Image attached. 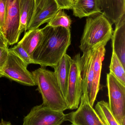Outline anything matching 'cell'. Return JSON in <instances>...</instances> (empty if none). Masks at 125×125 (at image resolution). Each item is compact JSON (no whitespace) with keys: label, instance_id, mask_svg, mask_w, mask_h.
Here are the masks:
<instances>
[{"label":"cell","instance_id":"obj_3","mask_svg":"<svg viewBox=\"0 0 125 125\" xmlns=\"http://www.w3.org/2000/svg\"><path fill=\"white\" fill-rule=\"evenodd\" d=\"M113 32L112 25L102 14L88 17L79 48L83 52L99 44L106 46L111 39Z\"/></svg>","mask_w":125,"mask_h":125},{"label":"cell","instance_id":"obj_7","mask_svg":"<svg viewBox=\"0 0 125 125\" xmlns=\"http://www.w3.org/2000/svg\"><path fill=\"white\" fill-rule=\"evenodd\" d=\"M83 94L80 105L76 111L66 114L65 121L75 125H104L95 109L91 105L86 87H82Z\"/></svg>","mask_w":125,"mask_h":125},{"label":"cell","instance_id":"obj_23","mask_svg":"<svg viewBox=\"0 0 125 125\" xmlns=\"http://www.w3.org/2000/svg\"><path fill=\"white\" fill-rule=\"evenodd\" d=\"M7 0H0V31L3 34L6 25Z\"/></svg>","mask_w":125,"mask_h":125},{"label":"cell","instance_id":"obj_29","mask_svg":"<svg viewBox=\"0 0 125 125\" xmlns=\"http://www.w3.org/2000/svg\"><path fill=\"white\" fill-rule=\"evenodd\" d=\"M70 0V1H71V3H72V4L74 6V4H75V3H76V2H77V1L78 0Z\"/></svg>","mask_w":125,"mask_h":125},{"label":"cell","instance_id":"obj_2","mask_svg":"<svg viewBox=\"0 0 125 125\" xmlns=\"http://www.w3.org/2000/svg\"><path fill=\"white\" fill-rule=\"evenodd\" d=\"M36 90L42 95V105L54 111L63 112L67 109V106L59 86L54 71L41 67L32 72Z\"/></svg>","mask_w":125,"mask_h":125},{"label":"cell","instance_id":"obj_20","mask_svg":"<svg viewBox=\"0 0 125 125\" xmlns=\"http://www.w3.org/2000/svg\"><path fill=\"white\" fill-rule=\"evenodd\" d=\"M125 68L117 56L112 52L111 61L109 66L110 72L112 73L124 85H125Z\"/></svg>","mask_w":125,"mask_h":125},{"label":"cell","instance_id":"obj_15","mask_svg":"<svg viewBox=\"0 0 125 125\" xmlns=\"http://www.w3.org/2000/svg\"><path fill=\"white\" fill-rule=\"evenodd\" d=\"M71 59V57L66 53L54 68L59 86L64 99L67 91Z\"/></svg>","mask_w":125,"mask_h":125},{"label":"cell","instance_id":"obj_13","mask_svg":"<svg viewBox=\"0 0 125 125\" xmlns=\"http://www.w3.org/2000/svg\"><path fill=\"white\" fill-rule=\"evenodd\" d=\"M94 47L83 52L80 59V68L82 80V87H86L89 95L93 79V55Z\"/></svg>","mask_w":125,"mask_h":125},{"label":"cell","instance_id":"obj_16","mask_svg":"<svg viewBox=\"0 0 125 125\" xmlns=\"http://www.w3.org/2000/svg\"><path fill=\"white\" fill-rule=\"evenodd\" d=\"M72 9L73 15L80 18L102 14L98 0H78Z\"/></svg>","mask_w":125,"mask_h":125},{"label":"cell","instance_id":"obj_30","mask_svg":"<svg viewBox=\"0 0 125 125\" xmlns=\"http://www.w3.org/2000/svg\"><path fill=\"white\" fill-rule=\"evenodd\" d=\"M4 121V120H3V119L1 120V122H0V125H3Z\"/></svg>","mask_w":125,"mask_h":125},{"label":"cell","instance_id":"obj_26","mask_svg":"<svg viewBox=\"0 0 125 125\" xmlns=\"http://www.w3.org/2000/svg\"><path fill=\"white\" fill-rule=\"evenodd\" d=\"M47 0H34L35 5L32 17H34L40 10L42 9Z\"/></svg>","mask_w":125,"mask_h":125},{"label":"cell","instance_id":"obj_1","mask_svg":"<svg viewBox=\"0 0 125 125\" xmlns=\"http://www.w3.org/2000/svg\"><path fill=\"white\" fill-rule=\"evenodd\" d=\"M42 40L32 55L34 64L41 67L54 68L67 53L71 44L70 30L64 27H52L46 25L41 29Z\"/></svg>","mask_w":125,"mask_h":125},{"label":"cell","instance_id":"obj_8","mask_svg":"<svg viewBox=\"0 0 125 125\" xmlns=\"http://www.w3.org/2000/svg\"><path fill=\"white\" fill-rule=\"evenodd\" d=\"M66 114L54 111L42 104L33 107L24 117L23 125H60L65 121Z\"/></svg>","mask_w":125,"mask_h":125},{"label":"cell","instance_id":"obj_10","mask_svg":"<svg viewBox=\"0 0 125 125\" xmlns=\"http://www.w3.org/2000/svg\"><path fill=\"white\" fill-rule=\"evenodd\" d=\"M105 45L99 44L95 45L93 55V79L91 91L89 95L90 103L93 107L100 90V81L102 61L106 53Z\"/></svg>","mask_w":125,"mask_h":125},{"label":"cell","instance_id":"obj_25","mask_svg":"<svg viewBox=\"0 0 125 125\" xmlns=\"http://www.w3.org/2000/svg\"><path fill=\"white\" fill-rule=\"evenodd\" d=\"M59 10L72 9L73 5L70 0H54Z\"/></svg>","mask_w":125,"mask_h":125},{"label":"cell","instance_id":"obj_18","mask_svg":"<svg viewBox=\"0 0 125 125\" xmlns=\"http://www.w3.org/2000/svg\"><path fill=\"white\" fill-rule=\"evenodd\" d=\"M34 0H20V20L19 34L27 31L34 10Z\"/></svg>","mask_w":125,"mask_h":125},{"label":"cell","instance_id":"obj_14","mask_svg":"<svg viewBox=\"0 0 125 125\" xmlns=\"http://www.w3.org/2000/svg\"><path fill=\"white\" fill-rule=\"evenodd\" d=\"M59 10L54 0H47L42 9L32 17L27 27V31L37 29L43 24L48 23Z\"/></svg>","mask_w":125,"mask_h":125},{"label":"cell","instance_id":"obj_9","mask_svg":"<svg viewBox=\"0 0 125 125\" xmlns=\"http://www.w3.org/2000/svg\"><path fill=\"white\" fill-rule=\"evenodd\" d=\"M6 25L3 34L8 45H11L18 42L20 36V0H7Z\"/></svg>","mask_w":125,"mask_h":125},{"label":"cell","instance_id":"obj_4","mask_svg":"<svg viewBox=\"0 0 125 125\" xmlns=\"http://www.w3.org/2000/svg\"><path fill=\"white\" fill-rule=\"evenodd\" d=\"M109 105L112 114L120 125H125V85L112 73L107 74Z\"/></svg>","mask_w":125,"mask_h":125},{"label":"cell","instance_id":"obj_27","mask_svg":"<svg viewBox=\"0 0 125 125\" xmlns=\"http://www.w3.org/2000/svg\"><path fill=\"white\" fill-rule=\"evenodd\" d=\"M8 44L2 34H0V48H8Z\"/></svg>","mask_w":125,"mask_h":125},{"label":"cell","instance_id":"obj_11","mask_svg":"<svg viewBox=\"0 0 125 125\" xmlns=\"http://www.w3.org/2000/svg\"><path fill=\"white\" fill-rule=\"evenodd\" d=\"M115 24L111 38L112 52L117 56L125 68V14Z\"/></svg>","mask_w":125,"mask_h":125},{"label":"cell","instance_id":"obj_17","mask_svg":"<svg viewBox=\"0 0 125 125\" xmlns=\"http://www.w3.org/2000/svg\"><path fill=\"white\" fill-rule=\"evenodd\" d=\"M43 36L42 29L38 28L27 31L18 42L32 59V55L39 44ZM33 60V59H32Z\"/></svg>","mask_w":125,"mask_h":125},{"label":"cell","instance_id":"obj_19","mask_svg":"<svg viewBox=\"0 0 125 125\" xmlns=\"http://www.w3.org/2000/svg\"><path fill=\"white\" fill-rule=\"evenodd\" d=\"M95 109L104 125H120L112 113L108 103L103 100L99 101Z\"/></svg>","mask_w":125,"mask_h":125},{"label":"cell","instance_id":"obj_32","mask_svg":"<svg viewBox=\"0 0 125 125\" xmlns=\"http://www.w3.org/2000/svg\"><path fill=\"white\" fill-rule=\"evenodd\" d=\"M74 125V124H72V125Z\"/></svg>","mask_w":125,"mask_h":125},{"label":"cell","instance_id":"obj_28","mask_svg":"<svg viewBox=\"0 0 125 125\" xmlns=\"http://www.w3.org/2000/svg\"><path fill=\"white\" fill-rule=\"evenodd\" d=\"M3 125H11L9 122H7L4 121Z\"/></svg>","mask_w":125,"mask_h":125},{"label":"cell","instance_id":"obj_12","mask_svg":"<svg viewBox=\"0 0 125 125\" xmlns=\"http://www.w3.org/2000/svg\"><path fill=\"white\" fill-rule=\"evenodd\" d=\"M102 14L112 25L125 14V0H98Z\"/></svg>","mask_w":125,"mask_h":125},{"label":"cell","instance_id":"obj_24","mask_svg":"<svg viewBox=\"0 0 125 125\" xmlns=\"http://www.w3.org/2000/svg\"><path fill=\"white\" fill-rule=\"evenodd\" d=\"M8 48H0V72L4 68L8 59Z\"/></svg>","mask_w":125,"mask_h":125},{"label":"cell","instance_id":"obj_6","mask_svg":"<svg viewBox=\"0 0 125 125\" xmlns=\"http://www.w3.org/2000/svg\"><path fill=\"white\" fill-rule=\"evenodd\" d=\"M80 53L76 54L70 61V70L67 91L65 100L67 109H77L83 94L82 80L80 68Z\"/></svg>","mask_w":125,"mask_h":125},{"label":"cell","instance_id":"obj_22","mask_svg":"<svg viewBox=\"0 0 125 125\" xmlns=\"http://www.w3.org/2000/svg\"><path fill=\"white\" fill-rule=\"evenodd\" d=\"M22 59L27 66L29 64H34V61L30 56L25 51L21 45L19 43L12 48L9 49Z\"/></svg>","mask_w":125,"mask_h":125},{"label":"cell","instance_id":"obj_31","mask_svg":"<svg viewBox=\"0 0 125 125\" xmlns=\"http://www.w3.org/2000/svg\"><path fill=\"white\" fill-rule=\"evenodd\" d=\"M0 34H2V35H3V34H2L1 33V32L0 31Z\"/></svg>","mask_w":125,"mask_h":125},{"label":"cell","instance_id":"obj_21","mask_svg":"<svg viewBox=\"0 0 125 125\" xmlns=\"http://www.w3.org/2000/svg\"><path fill=\"white\" fill-rule=\"evenodd\" d=\"M72 23L70 17L65 13L64 10L60 9L47 25L54 27L61 26L70 30Z\"/></svg>","mask_w":125,"mask_h":125},{"label":"cell","instance_id":"obj_5","mask_svg":"<svg viewBox=\"0 0 125 125\" xmlns=\"http://www.w3.org/2000/svg\"><path fill=\"white\" fill-rule=\"evenodd\" d=\"M27 66L22 59L9 49L7 62L0 72V78L6 77L26 86H36L33 74L27 70Z\"/></svg>","mask_w":125,"mask_h":125}]
</instances>
